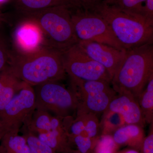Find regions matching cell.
Listing matches in <instances>:
<instances>
[{
	"mask_svg": "<svg viewBox=\"0 0 153 153\" xmlns=\"http://www.w3.org/2000/svg\"><path fill=\"white\" fill-rule=\"evenodd\" d=\"M71 11L74 33L78 42L94 41L126 50L107 22L95 11L77 7L71 8Z\"/></svg>",
	"mask_w": 153,
	"mask_h": 153,
	"instance_id": "cell-5",
	"label": "cell"
},
{
	"mask_svg": "<svg viewBox=\"0 0 153 153\" xmlns=\"http://www.w3.org/2000/svg\"><path fill=\"white\" fill-rule=\"evenodd\" d=\"M71 7L61 6L22 15L36 22L48 46L62 52L77 44L71 16Z\"/></svg>",
	"mask_w": 153,
	"mask_h": 153,
	"instance_id": "cell-4",
	"label": "cell"
},
{
	"mask_svg": "<svg viewBox=\"0 0 153 153\" xmlns=\"http://www.w3.org/2000/svg\"><path fill=\"white\" fill-rule=\"evenodd\" d=\"M141 16L146 22L153 26V0H146L143 7Z\"/></svg>",
	"mask_w": 153,
	"mask_h": 153,
	"instance_id": "cell-27",
	"label": "cell"
},
{
	"mask_svg": "<svg viewBox=\"0 0 153 153\" xmlns=\"http://www.w3.org/2000/svg\"><path fill=\"white\" fill-rule=\"evenodd\" d=\"M36 109L52 112L57 116H70L78 107V99L73 90L59 81H49L34 86Z\"/></svg>",
	"mask_w": 153,
	"mask_h": 153,
	"instance_id": "cell-6",
	"label": "cell"
},
{
	"mask_svg": "<svg viewBox=\"0 0 153 153\" xmlns=\"http://www.w3.org/2000/svg\"><path fill=\"white\" fill-rule=\"evenodd\" d=\"M77 44L89 57L106 68L112 79L126 50H119L94 41H80Z\"/></svg>",
	"mask_w": 153,
	"mask_h": 153,
	"instance_id": "cell-11",
	"label": "cell"
},
{
	"mask_svg": "<svg viewBox=\"0 0 153 153\" xmlns=\"http://www.w3.org/2000/svg\"><path fill=\"white\" fill-rule=\"evenodd\" d=\"M36 110L34 88L25 82L0 113V125L7 132L20 130L22 126L30 121Z\"/></svg>",
	"mask_w": 153,
	"mask_h": 153,
	"instance_id": "cell-9",
	"label": "cell"
},
{
	"mask_svg": "<svg viewBox=\"0 0 153 153\" xmlns=\"http://www.w3.org/2000/svg\"><path fill=\"white\" fill-rule=\"evenodd\" d=\"M93 11L106 21L116 38L126 50L146 44H153V26L142 17L102 2Z\"/></svg>",
	"mask_w": 153,
	"mask_h": 153,
	"instance_id": "cell-3",
	"label": "cell"
},
{
	"mask_svg": "<svg viewBox=\"0 0 153 153\" xmlns=\"http://www.w3.org/2000/svg\"><path fill=\"white\" fill-rule=\"evenodd\" d=\"M146 0H117L114 5L129 13L141 16L143 3ZM146 21V20H145Z\"/></svg>",
	"mask_w": 153,
	"mask_h": 153,
	"instance_id": "cell-23",
	"label": "cell"
},
{
	"mask_svg": "<svg viewBox=\"0 0 153 153\" xmlns=\"http://www.w3.org/2000/svg\"><path fill=\"white\" fill-rule=\"evenodd\" d=\"M112 135L118 146H128L139 152L141 149L146 137L143 127L136 124H126Z\"/></svg>",
	"mask_w": 153,
	"mask_h": 153,
	"instance_id": "cell-14",
	"label": "cell"
},
{
	"mask_svg": "<svg viewBox=\"0 0 153 153\" xmlns=\"http://www.w3.org/2000/svg\"><path fill=\"white\" fill-rule=\"evenodd\" d=\"M119 147L112 135H101L94 148L93 153H116Z\"/></svg>",
	"mask_w": 153,
	"mask_h": 153,
	"instance_id": "cell-21",
	"label": "cell"
},
{
	"mask_svg": "<svg viewBox=\"0 0 153 153\" xmlns=\"http://www.w3.org/2000/svg\"><path fill=\"white\" fill-rule=\"evenodd\" d=\"M15 4L22 15L57 6L76 7L71 0H15Z\"/></svg>",
	"mask_w": 153,
	"mask_h": 153,
	"instance_id": "cell-15",
	"label": "cell"
},
{
	"mask_svg": "<svg viewBox=\"0 0 153 153\" xmlns=\"http://www.w3.org/2000/svg\"><path fill=\"white\" fill-rule=\"evenodd\" d=\"M70 143H74L80 153H93L95 146V143L85 133L71 138Z\"/></svg>",
	"mask_w": 153,
	"mask_h": 153,
	"instance_id": "cell-24",
	"label": "cell"
},
{
	"mask_svg": "<svg viewBox=\"0 0 153 153\" xmlns=\"http://www.w3.org/2000/svg\"><path fill=\"white\" fill-rule=\"evenodd\" d=\"M116 153H140L139 151L134 149H128L124 150L120 152H117Z\"/></svg>",
	"mask_w": 153,
	"mask_h": 153,
	"instance_id": "cell-30",
	"label": "cell"
},
{
	"mask_svg": "<svg viewBox=\"0 0 153 153\" xmlns=\"http://www.w3.org/2000/svg\"><path fill=\"white\" fill-rule=\"evenodd\" d=\"M12 49L7 37L0 30V72L9 65Z\"/></svg>",
	"mask_w": 153,
	"mask_h": 153,
	"instance_id": "cell-25",
	"label": "cell"
},
{
	"mask_svg": "<svg viewBox=\"0 0 153 153\" xmlns=\"http://www.w3.org/2000/svg\"><path fill=\"white\" fill-rule=\"evenodd\" d=\"M36 135L57 153H64L71 150L64 117L52 116L49 130Z\"/></svg>",
	"mask_w": 153,
	"mask_h": 153,
	"instance_id": "cell-13",
	"label": "cell"
},
{
	"mask_svg": "<svg viewBox=\"0 0 153 153\" xmlns=\"http://www.w3.org/2000/svg\"><path fill=\"white\" fill-rule=\"evenodd\" d=\"M63 57L65 71L69 78L111 83L112 78L106 68L89 57L78 44L63 52Z\"/></svg>",
	"mask_w": 153,
	"mask_h": 153,
	"instance_id": "cell-8",
	"label": "cell"
},
{
	"mask_svg": "<svg viewBox=\"0 0 153 153\" xmlns=\"http://www.w3.org/2000/svg\"><path fill=\"white\" fill-rule=\"evenodd\" d=\"M7 132L3 128L2 126L0 125V142H1V140L2 139L3 137Z\"/></svg>",
	"mask_w": 153,
	"mask_h": 153,
	"instance_id": "cell-31",
	"label": "cell"
},
{
	"mask_svg": "<svg viewBox=\"0 0 153 153\" xmlns=\"http://www.w3.org/2000/svg\"><path fill=\"white\" fill-rule=\"evenodd\" d=\"M77 7L93 10L95 7L101 2L100 0H71Z\"/></svg>",
	"mask_w": 153,
	"mask_h": 153,
	"instance_id": "cell-29",
	"label": "cell"
},
{
	"mask_svg": "<svg viewBox=\"0 0 153 153\" xmlns=\"http://www.w3.org/2000/svg\"><path fill=\"white\" fill-rule=\"evenodd\" d=\"M140 153H153V125L151 126L149 135L145 137Z\"/></svg>",
	"mask_w": 153,
	"mask_h": 153,
	"instance_id": "cell-28",
	"label": "cell"
},
{
	"mask_svg": "<svg viewBox=\"0 0 153 153\" xmlns=\"http://www.w3.org/2000/svg\"><path fill=\"white\" fill-rule=\"evenodd\" d=\"M64 153H80L79 152H78L77 150H73L71 149L70 151H68V152H66Z\"/></svg>",
	"mask_w": 153,
	"mask_h": 153,
	"instance_id": "cell-34",
	"label": "cell"
},
{
	"mask_svg": "<svg viewBox=\"0 0 153 153\" xmlns=\"http://www.w3.org/2000/svg\"><path fill=\"white\" fill-rule=\"evenodd\" d=\"M100 131V123L97 117V114L88 112L85 119V133L95 144L100 137L99 135Z\"/></svg>",
	"mask_w": 153,
	"mask_h": 153,
	"instance_id": "cell-22",
	"label": "cell"
},
{
	"mask_svg": "<svg viewBox=\"0 0 153 153\" xmlns=\"http://www.w3.org/2000/svg\"><path fill=\"white\" fill-rule=\"evenodd\" d=\"M153 75V44H147L126 51L113 76L111 85L117 94L137 99Z\"/></svg>",
	"mask_w": 153,
	"mask_h": 153,
	"instance_id": "cell-2",
	"label": "cell"
},
{
	"mask_svg": "<svg viewBox=\"0 0 153 153\" xmlns=\"http://www.w3.org/2000/svg\"><path fill=\"white\" fill-rule=\"evenodd\" d=\"M70 79L71 88L78 99V107L88 112L103 113L117 94L109 82Z\"/></svg>",
	"mask_w": 153,
	"mask_h": 153,
	"instance_id": "cell-7",
	"label": "cell"
},
{
	"mask_svg": "<svg viewBox=\"0 0 153 153\" xmlns=\"http://www.w3.org/2000/svg\"><path fill=\"white\" fill-rule=\"evenodd\" d=\"M9 66L18 78L33 87L49 81H60L66 75L63 52L50 47L25 55L12 52Z\"/></svg>",
	"mask_w": 153,
	"mask_h": 153,
	"instance_id": "cell-1",
	"label": "cell"
},
{
	"mask_svg": "<svg viewBox=\"0 0 153 153\" xmlns=\"http://www.w3.org/2000/svg\"><path fill=\"white\" fill-rule=\"evenodd\" d=\"M4 17H3V14L1 12V10H0V30H1L2 26L3 25V22H4Z\"/></svg>",
	"mask_w": 153,
	"mask_h": 153,
	"instance_id": "cell-33",
	"label": "cell"
},
{
	"mask_svg": "<svg viewBox=\"0 0 153 153\" xmlns=\"http://www.w3.org/2000/svg\"><path fill=\"white\" fill-rule=\"evenodd\" d=\"M22 17L12 34V52L25 55L49 47L44 33L36 22L27 17Z\"/></svg>",
	"mask_w": 153,
	"mask_h": 153,
	"instance_id": "cell-10",
	"label": "cell"
},
{
	"mask_svg": "<svg viewBox=\"0 0 153 153\" xmlns=\"http://www.w3.org/2000/svg\"><path fill=\"white\" fill-rule=\"evenodd\" d=\"M23 135L26 138L31 153H57L54 150L41 141L32 132L23 127Z\"/></svg>",
	"mask_w": 153,
	"mask_h": 153,
	"instance_id": "cell-19",
	"label": "cell"
},
{
	"mask_svg": "<svg viewBox=\"0 0 153 153\" xmlns=\"http://www.w3.org/2000/svg\"><path fill=\"white\" fill-rule=\"evenodd\" d=\"M102 2L108 4H114L117 0H100Z\"/></svg>",
	"mask_w": 153,
	"mask_h": 153,
	"instance_id": "cell-32",
	"label": "cell"
},
{
	"mask_svg": "<svg viewBox=\"0 0 153 153\" xmlns=\"http://www.w3.org/2000/svg\"><path fill=\"white\" fill-rule=\"evenodd\" d=\"M16 77L9 65L0 72V95L6 87Z\"/></svg>",
	"mask_w": 153,
	"mask_h": 153,
	"instance_id": "cell-26",
	"label": "cell"
},
{
	"mask_svg": "<svg viewBox=\"0 0 153 153\" xmlns=\"http://www.w3.org/2000/svg\"><path fill=\"white\" fill-rule=\"evenodd\" d=\"M126 124L123 118L118 113L105 111L100 123L101 135H112L118 129Z\"/></svg>",
	"mask_w": 153,
	"mask_h": 153,
	"instance_id": "cell-18",
	"label": "cell"
},
{
	"mask_svg": "<svg viewBox=\"0 0 153 153\" xmlns=\"http://www.w3.org/2000/svg\"><path fill=\"white\" fill-rule=\"evenodd\" d=\"M106 110L120 114L126 124H136L143 127L146 123L137 100L130 94H117Z\"/></svg>",
	"mask_w": 153,
	"mask_h": 153,
	"instance_id": "cell-12",
	"label": "cell"
},
{
	"mask_svg": "<svg viewBox=\"0 0 153 153\" xmlns=\"http://www.w3.org/2000/svg\"><path fill=\"white\" fill-rule=\"evenodd\" d=\"M25 82L16 77L5 88L0 95V113L13 97L21 90Z\"/></svg>",
	"mask_w": 153,
	"mask_h": 153,
	"instance_id": "cell-20",
	"label": "cell"
},
{
	"mask_svg": "<svg viewBox=\"0 0 153 153\" xmlns=\"http://www.w3.org/2000/svg\"><path fill=\"white\" fill-rule=\"evenodd\" d=\"M146 123L153 122V75L137 99Z\"/></svg>",
	"mask_w": 153,
	"mask_h": 153,
	"instance_id": "cell-17",
	"label": "cell"
},
{
	"mask_svg": "<svg viewBox=\"0 0 153 153\" xmlns=\"http://www.w3.org/2000/svg\"><path fill=\"white\" fill-rule=\"evenodd\" d=\"M18 130H12L4 135L0 142V153H31L26 138Z\"/></svg>",
	"mask_w": 153,
	"mask_h": 153,
	"instance_id": "cell-16",
	"label": "cell"
}]
</instances>
